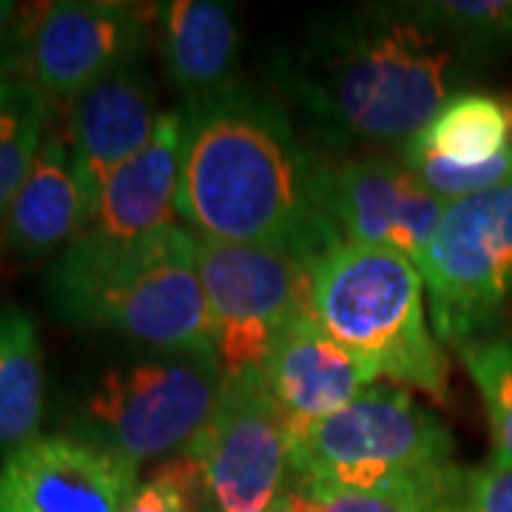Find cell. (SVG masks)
I'll return each mask as SVG.
<instances>
[{
	"label": "cell",
	"mask_w": 512,
	"mask_h": 512,
	"mask_svg": "<svg viewBox=\"0 0 512 512\" xmlns=\"http://www.w3.org/2000/svg\"><path fill=\"white\" fill-rule=\"evenodd\" d=\"M325 208L342 242L387 248L419 262L447 202L399 154H362L325 165Z\"/></svg>",
	"instance_id": "11"
},
{
	"label": "cell",
	"mask_w": 512,
	"mask_h": 512,
	"mask_svg": "<svg viewBox=\"0 0 512 512\" xmlns=\"http://www.w3.org/2000/svg\"><path fill=\"white\" fill-rule=\"evenodd\" d=\"M470 379L481 393V402L490 421L493 453L490 464L512 470V339L510 336H484L458 348Z\"/></svg>",
	"instance_id": "23"
},
{
	"label": "cell",
	"mask_w": 512,
	"mask_h": 512,
	"mask_svg": "<svg viewBox=\"0 0 512 512\" xmlns=\"http://www.w3.org/2000/svg\"><path fill=\"white\" fill-rule=\"evenodd\" d=\"M311 311L376 379L447 402L450 365L427 322V288L413 259L387 248L336 245L313 265Z\"/></svg>",
	"instance_id": "4"
},
{
	"label": "cell",
	"mask_w": 512,
	"mask_h": 512,
	"mask_svg": "<svg viewBox=\"0 0 512 512\" xmlns=\"http://www.w3.org/2000/svg\"><path fill=\"white\" fill-rule=\"evenodd\" d=\"M140 467L72 433H40L0 461V512H123Z\"/></svg>",
	"instance_id": "12"
},
{
	"label": "cell",
	"mask_w": 512,
	"mask_h": 512,
	"mask_svg": "<svg viewBox=\"0 0 512 512\" xmlns=\"http://www.w3.org/2000/svg\"><path fill=\"white\" fill-rule=\"evenodd\" d=\"M464 512H512V470L487 464L470 473Z\"/></svg>",
	"instance_id": "27"
},
{
	"label": "cell",
	"mask_w": 512,
	"mask_h": 512,
	"mask_svg": "<svg viewBox=\"0 0 512 512\" xmlns=\"http://www.w3.org/2000/svg\"><path fill=\"white\" fill-rule=\"evenodd\" d=\"M402 148L444 163H490L512 148V100L487 92L458 94Z\"/></svg>",
	"instance_id": "19"
},
{
	"label": "cell",
	"mask_w": 512,
	"mask_h": 512,
	"mask_svg": "<svg viewBox=\"0 0 512 512\" xmlns=\"http://www.w3.org/2000/svg\"><path fill=\"white\" fill-rule=\"evenodd\" d=\"M180 191V111H163L157 131L137 157L109 177L80 234L134 242L177 220Z\"/></svg>",
	"instance_id": "15"
},
{
	"label": "cell",
	"mask_w": 512,
	"mask_h": 512,
	"mask_svg": "<svg viewBox=\"0 0 512 512\" xmlns=\"http://www.w3.org/2000/svg\"><path fill=\"white\" fill-rule=\"evenodd\" d=\"M154 29L168 80L197 100L239 83L237 12L217 0H171L154 6Z\"/></svg>",
	"instance_id": "17"
},
{
	"label": "cell",
	"mask_w": 512,
	"mask_h": 512,
	"mask_svg": "<svg viewBox=\"0 0 512 512\" xmlns=\"http://www.w3.org/2000/svg\"><path fill=\"white\" fill-rule=\"evenodd\" d=\"M60 322L109 330L148 350H214L197 271V237L183 222L134 242L77 234L46 274Z\"/></svg>",
	"instance_id": "3"
},
{
	"label": "cell",
	"mask_w": 512,
	"mask_h": 512,
	"mask_svg": "<svg viewBox=\"0 0 512 512\" xmlns=\"http://www.w3.org/2000/svg\"><path fill=\"white\" fill-rule=\"evenodd\" d=\"M49 131V97L23 74H0V225Z\"/></svg>",
	"instance_id": "21"
},
{
	"label": "cell",
	"mask_w": 512,
	"mask_h": 512,
	"mask_svg": "<svg viewBox=\"0 0 512 512\" xmlns=\"http://www.w3.org/2000/svg\"><path fill=\"white\" fill-rule=\"evenodd\" d=\"M276 512H279V507H276Z\"/></svg>",
	"instance_id": "28"
},
{
	"label": "cell",
	"mask_w": 512,
	"mask_h": 512,
	"mask_svg": "<svg viewBox=\"0 0 512 512\" xmlns=\"http://www.w3.org/2000/svg\"><path fill=\"white\" fill-rule=\"evenodd\" d=\"M123 512H200V478L183 450L143 478Z\"/></svg>",
	"instance_id": "25"
},
{
	"label": "cell",
	"mask_w": 512,
	"mask_h": 512,
	"mask_svg": "<svg viewBox=\"0 0 512 512\" xmlns=\"http://www.w3.org/2000/svg\"><path fill=\"white\" fill-rule=\"evenodd\" d=\"M160 117L154 86L140 63L69 100V151L83 197V228L111 174L151 143Z\"/></svg>",
	"instance_id": "13"
},
{
	"label": "cell",
	"mask_w": 512,
	"mask_h": 512,
	"mask_svg": "<svg viewBox=\"0 0 512 512\" xmlns=\"http://www.w3.org/2000/svg\"><path fill=\"white\" fill-rule=\"evenodd\" d=\"M396 154L441 202L467 200V197H476L484 191H493L498 185L512 183V148L484 165L444 163V160L424 157V154L407 151V148H399Z\"/></svg>",
	"instance_id": "24"
},
{
	"label": "cell",
	"mask_w": 512,
	"mask_h": 512,
	"mask_svg": "<svg viewBox=\"0 0 512 512\" xmlns=\"http://www.w3.org/2000/svg\"><path fill=\"white\" fill-rule=\"evenodd\" d=\"M197 271L225 373L262 367L285 328L311 311L313 262L288 251L197 239Z\"/></svg>",
	"instance_id": "8"
},
{
	"label": "cell",
	"mask_w": 512,
	"mask_h": 512,
	"mask_svg": "<svg viewBox=\"0 0 512 512\" xmlns=\"http://www.w3.org/2000/svg\"><path fill=\"white\" fill-rule=\"evenodd\" d=\"M154 32V6L123 0L40 3L26 32L23 74L49 100H72L134 66Z\"/></svg>",
	"instance_id": "10"
},
{
	"label": "cell",
	"mask_w": 512,
	"mask_h": 512,
	"mask_svg": "<svg viewBox=\"0 0 512 512\" xmlns=\"http://www.w3.org/2000/svg\"><path fill=\"white\" fill-rule=\"evenodd\" d=\"M453 450L450 427L404 387L373 384L288 436V487H376L453 464Z\"/></svg>",
	"instance_id": "6"
},
{
	"label": "cell",
	"mask_w": 512,
	"mask_h": 512,
	"mask_svg": "<svg viewBox=\"0 0 512 512\" xmlns=\"http://www.w3.org/2000/svg\"><path fill=\"white\" fill-rule=\"evenodd\" d=\"M467 63L407 3H370L325 23L288 83L328 140L399 151L464 94Z\"/></svg>",
	"instance_id": "2"
},
{
	"label": "cell",
	"mask_w": 512,
	"mask_h": 512,
	"mask_svg": "<svg viewBox=\"0 0 512 512\" xmlns=\"http://www.w3.org/2000/svg\"><path fill=\"white\" fill-rule=\"evenodd\" d=\"M325 165L288 111L242 83L185 100L177 220L197 239L268 245L316 265L342 245L325 208Z\"/></svg>",
	"instance_id": "1"
},
{
	"label": "cell",
	"mask_w": 512,
	"mask_h": 512,
	"mask_svg": "<svg viewBox=\"0 0 512 512\" xmlns=\"http://www.w3.org/2000/svg\"><path fill=\"white\" fill-rule=\"evenodd\" d=\"M200 512H276L288 487V427L262 370L225 373L211 419L183 447Z\"/></svg>",
	"instance_id": "9"
},
{
	"label": "cell",
	"mask_w": 512,
	"mask_h": 512,
	"mask_svg": "<svg viewBox=\"0 0 512 512\" xmlns=\"http://www.w3.org/2000/svg\"><path fill=\"white\" fill-rule=\"evenodd\" d=\"M46 370L37 319L15 302L0 305V461L40 436Z\"/></svg>",
	"instance_id": "18"
},
{
	"label": "cell",
	"mask_w": 512,
	"mask_h": 512,
	"mask_svg": "<svg viewBox=\"0 0 512 512\" xmlns=\"http://www.w3.org/2000/svg\"><path fill=\"white\" fill-rule=\"evenodd\" d=\"M416 268L444 345L495 336L512 299V183L447 202Z\"/></svg>",
	"instance_id": "7"
},
{
	"label": "cell",
	"mask_w": 512,
	"mask_h": 512,
	"mask_svg": "<svg viewBox=\"0 0 512 512\" xmlns=\"http://www.w3.org/2000/svg\"><path fill=\"white\" fill-rule=\"evenodd\" d=\"M83 231V197L74 180L66 137L49 128L29 177L20 185L0 225V256L9 265H29L66 248Z\"/></svg>",
	"instance_id": "16"
},
{
	"label": "cell",
	"mask_w": 512,
	"mask_h": 512,
	"mask_svg": "<svg viewBox=\"0 0 512 512\" xmlns=\"http://www.w3.org/2000/svg\"><path fill=\"white\" fill-rule=\"evenodd\" d=\"M259 370L288 436L345 410L376 382V373L330 339L313 311L293 319Z\"/></svg>",
	"instance_id": "14"
},
{
	"label": "cell",
	"mask_w": 512,
	"mask_h": 512,
	"mask_svg": "<svg viewBox=\"0 0 512 512\" xmlns=\"http://www.w3.org/2000/svg\"><path fill=\"white\" fill-rule=\"evenodd\" d=\"M222 382L217 350H146L103 367L77 393L63 433L134 467L171 458L211 419Z\"/></svg>",
	"instance_id": "5"
},
{
	"label": "cell",
	"mask_w": 512,
	"mask_h": 512,
	"mask_svg": "<svg viewBox=\"0 0 512 512\" xmlns=\"http://www.w3.org/2000/svg\"><path fill=\"white\" fill-rule=\"evenodd\" d=\"M32 15L35 6L0 0V74H23V49Z\"/></svg>",
	"instance_id": "26"
},
{
	"label": "cell",
	"mask_w": 512,
	"mask_h": 512,
	"mask_svg": "<svg viewBox=\"0 0 512 512\" xmlns=\"http://www.w3.org/2000/svg\"><path fill=\"white\" fill-rule=\"evenodd\" d=\"M470 473L456 464L413 478H399L376 487H288L279 510L282 512H436L467 487Z\"/></svg>",
	"instance_id": "20"
},
{
	"label": "cell",
	"mask_w": 512,
	"mask_h": 512,
	"mask_svg": "<svg viewBox=\"0 0 512 512\" xmlns=\"http://www.w3.org/2000/svg\"><path fill=\"white\" fill-rule=\"evenodd\" d=\"M407 6L470 60L512 52V0H416Z\"/></svg>",
	"instance_id": "22"
}]
</instances>
